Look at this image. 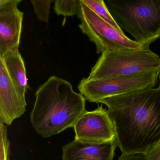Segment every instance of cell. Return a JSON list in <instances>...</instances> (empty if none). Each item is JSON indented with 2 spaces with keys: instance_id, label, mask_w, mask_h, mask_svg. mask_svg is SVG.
I'll list each match as a JSON object with an SVG mask.
<instances>
[{
  "instance_id": "cell-8",
  "label": "cell",
  "mask_w": 160,
  "mask_h": 160,
  "mask_svg": "<svg viewBox=\"0 0 160 160\" xmlns=\"http://www.w3.org/2000/svg\"><path fill=\"white\" fill-rule=\"evenodd\" d=\"M21 0H0V57L18 50L24 12L18 8Z\"/></svg>"
},
{
  "instance_id": "cell-4",
  "label": "cell",
  "mask_w": 160,
  "mask_h": 160,
  "mask_svg": "<svg viewBox=\"0 0 160 160\" xmlns=\"http://www.w3.org/2000/svg\"><path fill=\"white\" fill-rule=\"evenodd\" d=\"M151 71L160 72V57L144 47L111 50L102 53L92 68L88 79H98L136 75Z\"/></svg>"
},
{
  "instance_id": "cell-13",
  "label": "cell",
  "mask_w": 160,
  "mask_h": 160,
  "mask_svg": "<svg viewBox=\"0 0 160 160\" xmlns=\"http://www.w3.org/2000/svg\"><path fill=\"white\" fill-rule=\"evenodd\" d=\"M54 7L57 15L73 16L77 14L78 0H57L54 2Z\"/></svg>"
},
{
  "instance_id": "cell-10",
  "label": "cell",
  "mask_w": 160,
  "mask_h": 160,
  "mask_svg": "<svg viewBox=\"0 0 160 160\" xmlns=\"http://www.w3.org/2000/svg\"><path fill=\"white\" fill-rule=\"evenodd\" d=\"M116 141L89 143L74 139L62 147V160H113Z\"/></svg>"
},
{
  "instance_id": "cell-6",
  "label": "cell",
  "mask_w": 160,
  "mask_h": 160,
  "mask_svg": "<svg viewBox=\"0 0 160 160\" xmlns=\"http://www.w3.org/2000/svg\"><path fill=\"white\" fill-rule=\"evenodd\" d=\"M159 71H151L136 75L103 79H91L83 78L78 90L87 101L98 104L108 97L120 95L157 85Z\"/></svg>"
},
{
  "instance_id": "cell-7",
  "label": "cell",
  "mask_w": 160,
  "mask_h": 160,
  "mask_svg": "<svg viewBox=\"0 0 160 160\" xmlns=\"http://www.w3.org/2000/svg\"><path fill=\"white\" fill-rule=\"evenodd\" d=\"M73 128L76 140L89 143L116 141L114 123L108 110L102 105L92 111L86 110Z\"/></svg>"
},
{
  "instance_id": "cell-17",
  "label": "cell",
  "mask_w": 160,
  "mask_h": 160,
  "mask_svg": "<svg viewBox=\"0 0 160 160\" xmlns=\"http://www.w3.org/2000/svg\"><path fill=\"white\" fill-rule=\"evenodd\" d=\"M118 160H148L144 153L136 154H122Z\"/></svg>"
},
{
  "instance_id": "cell-14",
  "label": "cell",
  "mask_w": 160,
  "mask_h": 160,
  "mask_svg": "<svg viewBox=\"0 0 160 160\" xmlns=\"http://www.w3.org/2000/svg\"><path fill=\"white\" fill-rule=\"evenodd\" d=\"M51 0H32V4L38 19L42 22L48 23L50 14Z\"/></svg>"
},
{
  "instance_id": "cell-11",
  "label": "cell",
  "mask_w": 160,
  "mask_h": 160,
  "mask_svg": "<svg viewBox=\"0 0 160 160\" xmlns=\"http://www.w3.org/2000/svg\"><path fill=\"white\" fill-rule=\"evenodd\" d=\"M2 58L12 81L18 91L26 97V93L30 88L28 84L25 62L18 50L7 52Z\"/></svg>"
},
{
  "instance_id": "cell-18",
  "label": "cell",
  "mask_w": 160,
  "mask_h": 160,
  "mask_svg": "<svg viewBox=\"0 0 160 160\" xmlns=\"http://www.w3.org/2000/svg\"><path fill=\"white\" fill-rule=\"evenodd\" d=\"M159 79H160V85H159V86H160V75H159Z\"/></svg>"
},
{
  "instance_id": "cell-2",
  "label": "cell",
  "mask_w": 160,
  "mask_h": 160,
  "mask_svg": "<svg viewBox=\"0 0 160 160\" xmlns=\"http://www.w3.org/2000/svg\"><path fill=\"white\" fill-rule=\"evenodd\" d=\"M31 122L36 132L44 138L73 127L86 111V99L74 91L65 79L52 76L35 92Z\"/></svg>"
},
{
  "instance_id": "cell-1",
  "label": "cell",
  "mask_w": 160,
  "mask_h": 160,
  "mask_svg": "<svg viewBox=\"0 0 160 160\" xmlns=\"http://www.w3.org/2000/svg\"><path fill=\"white\" fill-rule=\"evenodd\" d=\"M106 106L122 154L144 153L160 143V86L108 97Z\"/></svg>"
},
{
  "instance_id": "cell-12",
  "label": "cell",
  "mask_w": 160,
  "mask_h": 160,
  "mask_svg": "<svg viewBox=\"0 0 160 160\" xmlns=\"http://www.w3.org/2000/svg\"><path fill=\"white\" fill-rule=\"evenodd\" d=\"M93 12L121 32H123L120 27L111 15L103 0H81Z\"/></svg>"
},
{
  "instance_id": "cell-9",
  "label": "cell",
  "mask_w": 160,
  "mask_h": 160,
  "mask_svg": "<svg viewBox=\"0 0 160 160\" xmlns=\"http://www.w3.org/2000/svg\"><path fill=\"white\" fill-rule=\"evenodd\" d=\"M26 97L18 91L0 58V122L10 125L26 111Z\"/></svg>"
},
{
  "instance_id": "cell-16",
  "label": "cell",
  "mask_w": 160,
  "mask_h": 160,
  "mask_svg": "<svg viewBox=\"0 0 160 160\" xmlns=\"http://www.w3.org/2000/svg\"><path fill=\"white\" fill-rule=\"evenodd\" d=\"M148 160H160V143L144 153Z\"/></svg>"
},
{
  "instance_id": "cell-15",
  "label": "cell",
  "mask_w": 160,
  "mask_h": 160,
  "mask_svg": "<svg viewBox=\"0 0 160 160\" xmlns=\"http://www.w3.org/2000/svg\"><path fill=\"white\" fill-rule=\"evenodd\" d=\"M1 131V158L0 160H10V142L7 136V126L0 122Z\"/></svg>"
},
{
  "instance_id": "cell-3",
  "label": "cell",
  "mask_w": 160,
  "mask_h": 160,
  "mask_svg": "<svg viewBox=\"0 0 160 160\" xmlns=\"http://www.w3.org/2000/svg\"><path fill=\"white\" fill-rule=\"evenodd\" d=\"M117 24L143 47L160 38V0H107Z\"/></svg>"
},
{
  "instance_id": "cell-5",
  "label": "cell",
  "mask_w": 160,
  "mask_h": 160,
  "mask_svg": "<svg viewBox=\"0 0 160 160\" xmlns=\"http://www.w3.org/2000/svg\"><path fill=\"white\" fill-rule=\"evenodd\" d=\"M77 16L81 22L78 27L94 43L97 54L111 50H129L144 47L101 18L81 0H78Z\"/></svg>"
}]
</instances>
